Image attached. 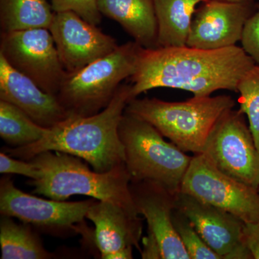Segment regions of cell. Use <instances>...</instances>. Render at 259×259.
Listing matches in <instances>:
<instances>
[{
	"label": "cell",
	"mask_w": 259,
	"mask_h": 259,
	"mask_svg": "<svg viewBox=\"0 0 259 259\" xmlns=\"http://www.w3.org/2000/svg\"><path fill=\"white\" fill-rule=\"evenodd\" d=\"M255 65L243 48L202 50L187 47L141 48L131 76V100L156 88L186 90L208 97L218 90L237 93L240 80Z\"/></svg>",
	"instance_id": "1"
},
{
	"label": "cell",
	"mask_w": 259,
	"mask_h": 259,
	"mask_svg": "<svg viewBox=\"0 0 259 259\" xmlns=\"http://www.w3.org/2000/svg\"><path fill=\"white\" fill-rule=\"evenodd\" d=\"M131 84H121L101 112L88 117L71 116L49 128L41 139L20 147L5 148L13 158L30 161L46 151L67 153L84 160L99 173L111 171L125 163L119 124L131 100Z\"/></svg>",
	"instance_id": "2"
},
{
	"label": "cell",
	"mask_w": 259,
	"mask_h": 259,
	"mask_svg": "<svg viewBox=\"0 0 259 259\" xmlns=\"http://www.w3.org/2000/svg\"><path fill=\"white\" fill-rule=\"evenodd\" d=\"M30 161L41 173L38 180L30 181L35 187L34 193L58 201L74 195L88 196L139 215L130 190L131 177L125 163L111 171L99 173L90 170L81 158L58 151L42 152Z\"/></svg>",
	"instance_id": "3"
},
{
	"label": "cell",
	"mask_w": 259,
	"mask_h": 259,
	"mask_svg": "<svg viewBox=\"0 0 259 259\" xmlns=\"http://www.w3.org/2000/svg\"><path fill=\"white\" fill-rule=\"evenodd\" d=\"M235 105L228 95L194 96L179 102L135 98L127 102L125 112L151 124L184 152L201 154L216 122Z\"/></svg>",
	"instance_id": "4"
},
{
	"label": "cell",
	"mask_w": 259,
	"mask_h": 259,
	"mask_svg": "<svg viewBox=\"0 0 259 259\" xmlns=\"http://www.w3.org/2000/svg\"><path fill=\"white\" fill-rule=\"evenodd\" d=\"M118 132L131 182H152L171 193L180 192L192 156L165 141L151 124L125 111Z\"/></svg>",
	"instance_id": "5"
},
{
	"label": "cell",
	"mask_w": 259,
	"mask_h": 259,
	"mask_svg": "<svg viewBox=\"0 0 259 259\" xmlns=\"http://www.w3.org/2000/svg\"><path fill=\"white\" fill-rule=\"evenodd\" d=\"M142 47L135 40L126 42L82 69L66 72L56 95L61 105L71 116L88 117L101 112L121 82L134 74Z\"/></svg>",
	"instance_id": "6"
},
{
	"label": "cell",
	"mask_w": 259,
	"mask_h": 259,
	"mask_svg": "<svg viewBox=\"0 0 259 259\" xmlns=\"http://www.w3.org/2000/svg\"><path fill=\"white\" fill-rule=\"evenodd\" d=\"M202 154L225 175L258 190L259 152L239 110L231 109L220 117Z\"/></svg>",
	"instance_id": "7"
},
{
	"label": "cell",
	"mask_w": 259,
	"mask_h": 259,
	"mask_svg": "<svg viewBox=\"0 0 259 259\" xmlns=\"http://www.w3.org/2000/svg\"><path fill=\"white\" fill-rule=\"evenodd\" d=\"M180 192L231 213L244 223H259V192L218 170L205 155L195 154Z\"/></svg>",
	"instance_id": "8"
},
{
	"label": "cell",
	"mask_w": 259,
	"mask_h": 259,
	"mask_svg": "<svg viewBox=\"0 0 259 259\" xmlns=\"http://www.w3.org/2000/svg\"><path fill=\"white\" fill-rule=\"evenodd\" d=\"M0 55L46 93H59L66 71L49 29L1 32Z\"/></svg>",
	"instance_id": "9"
},
{
	"label": "cell",
	"mask_w": 259,
	"mask_h": 259,
	"mask_svg": "<svg viewBox=\"0 0 259 259\" xmlns=\"http://www.w3.org/2000/svg\"><path fill=\"white\" fill-rule=\"evenodd\" d=\"M95 199L66 202L39 198L19 190L8 177L0 182V212L25 224L49 233L71 231L82 234L88 229L84 219Z\"/></svg>",
	"instance_id": "10"
},
{
	"label": "cell",
	"mask_w": 259,
	"mask_h": 259,
	"mask_svg": "<svg viewBox=\"0 0 259 259\" xmlns=\"http://www.w3.org/2000/svg\"><path fill=\"white\" fill-rule=\"evenodd\" d=\"M258 3L206 0L194 13L187 47L202 50H218L234 47L241 41L244 27Z\"/></svg>",
	"instance_id": "11"
},
{
	"label": "cell",
	"mask_w": 259,
	"mask_h": 259,
	"mask_svg": "<svg viewBox=\"0 0 259 259\" xmlns=\"http://www.w3.org/2000/svg\"><path fill=\"white\" fill-rule=\"evenodd\" d=\"M176 208L189 218L209 248L223 259H253L243 241L245 223L236 216L180 192Z\"/></svg>",
	"instance_id": "12"
},
{
	"label": "cell",
	"mask_w": 259,
	"mask_h": 259,
	"mask_svg": "<svg viewBox=\"0 0 259 259\" xmlns=\"http://www.w3.org/2000/svg\"><path fill=\"white\" fill-rule=\"evenodd\" d=\"M66 72L74 73L111 54L116 40L71 11L56 13L49 28Z\"/></svg>",
	"instance_id": "13"
},
{
	"label": "cell",
	"mask_w": 259,
	"mask_h": 259,
	"mask_svg": "<svg viewBox=\"0 0 259 259\" xmlns=\"http://www.w3.org/2000/svg\"><path fill=\"white\" fill-rule=\"evenodd\" d=\"M95 225L93 242L102 259H132L133 247L140 252L143 219L125 209L95 199L86 215Z\"/></svg>",
	"instance_id": "14"
},
{
	"label": "cell",
	"mask_w": 259,
	"mask_h": 259,
	"mask_svg": "<svg viewBox=\"0 0 259 259\" xmlns=\"http://www.w3.org/2000/svg\"><path fill=\"white\" fill-rule=\"evenodd\" d=\"M130 190L135 208L146 220L148 231L159 243L162 258L191 259L172 221L177 194L149 182H131Z\"/></svg>",
	"instance_id": "15"
},
{
	"label": "cell",
	"mask_w": 259,
	"mask_h": 259,
	"mask_svg": "<svg viewBox=\"0 0 259 259\" xmlns=\"http://www.w3.org/2000/svg\"><path fill=\"white\" fill-rule=\"evenodd\" d=\"M0 100L20 108L34 122L51 128L71 117L56 95L39 88L32 80L10 66L0 55Z\"/></svg>",
	"instance_id": "16"
},
{
	"label": "cell",
	"mask_w": 259,
	"mask_h": 259,
	"mask_svg": "<svg viewBox=\"0 0 259 259\" xmlns=\"http://www.w3.org/2000/svg\"><path fill=\"white\" fill-rule=\"evenodd\" d=\"M102 15L115 20L146 49L158 48V23L153 0H97Z\"/></svg>",
	"instance_id": "17"
},
{
	"label": "cell",
	"mask_w": 259,
	"mask_h": 259,
	"mask_svg": "<svg viewBox=\"0 0 259 259\" xmlns=\"http://www.w3.org/2000/svg\"><path fill=\"white\" fill-rule=\"evenodd\" d=\"M158 23V47L187 46L196 7L206 0H153Z\"/></svg>",
	"instance_id": "18"
},
{
	"label": "cell",
	"mask_w": 259,
	"mask_h": 259,
	"mask_svg": "<svg viewBox=\"0 0 259 259\" xmlns=\"http://www.w3.org/2000/svg\"><path fill=\"white\" fill-rule=\"evenodd\" d=\"M54 15L48 0H0L1 32L49 29Z\"/></svg>",
	"instance_id": "19"
},
{
	"label": "cell",
	"mask_w": 259,
	"mask_h": 259,
	"mask_svg": "<svg viewBox=\"0 0 259 259\" xmlns=\"http://www.w3.org/2000/svg\"><path fill=\"white\" fill-rule=\"evenodd\" d=\"M2 259H50L54 253L48 251L31 226L18 224L12 218L2 216L0 221Z\"/></svg>",
	"instance_id": "20"
},
{
	"label": "cell",
	"mask_w": 259,
	"mask_h": 259,
	"mask_svg": "<svg viewBox=\"0 0 259 259\" xmlns=\"http://www.w3.org/2000/svg\"><path fill=\"white\" fill-rule=\"evenodd\" d=\"M49 131L18 107L0 100V136L7 144L13 147L28 146L41 139Z\"/></svg>",
	"instance_id": "21"
},
{
	"label": "cell",
	"mask_w": 259,
	"mask_h": 259,
	"mask_svg": "<svg viewBox=\"0 0 259 259\" xmlns=\"http://www.w3.org/2000/svg\"><path fill=\"white\" fill-rule=\"evenodd\" d=\"M239 93V111L247 116L248 126L259 152V65L255 64L240 80L237 87Z\"/></svg>",
	"instance_id": "22"
},
{
	"label": "cell",
	"mask_w": 259,
	"mask_h": 259,
	"mask_svg": "<svg viewBox=\"0 0 259 259\" xmlns=\"http://www.w3.org/2000/svg\"><path fill=\"white\" fill-rule=\"evenodd\" d=\"M172 221L191 259H222L206 244L189 218L180 209H174Z\"/></svg>",
	"instance_id": "23"
},
{
	"label": "cell",
	"mask_w": 259,
	"mask_h": 259,
	"mask_svg": "<svg viewBox=\"0 0 259 259\" xmlns=\"http://www.w3.org/2000/svg\"><path fill=\"white\" fill-rule=\"evenodd\" d=\"M51 7L55 13L74 12L94 25H98L102 21L97 0H51Z\"/></svg>",
	"instance_id": "24"
},
{
	"label": "cell",
	"mask_w": 259,
	"mask_h": 259,
	"mask_svg": "<svg viewBox=\"0 0 259 259\" xmlns=\"http://www.w3.org/2000/svg\"><path fill=\"white\" fill-rule=\"evenodd\" d=\"M241 41L243 50L255 64L259 65V3L255 13L245 24Z\"/></svg>",
	"instance_id": "25"
},
{
	"label": "cell",
	"mask_w": 259,
	"mask_h": 259,
	"mask_svg": "<svg viewBox=\"0 0 259 259\" xmlns=\"http://www.w3.org/2000/svg\"><path fill=\"white\" fill-rule=\"evenodd\" d=\"M0 172L1 174L23 175L32 180H38L41 176L40 170L37 169L31 161L15 159L3 151L0 153Z\"/></svg>",
	"instance_id": "26"
},
{
	"label": "cell",
	"mask_w": 259,
	"mask_h": 259,
	"mask_svg": "<svg viewBox=\"0 0 259 259\" xmlns=\"http://www.w3.org/2000/svg\"><path fill=\"white\" fill-rule=\"evenodd\" d=\"M243 241L253 259H259V223H245Z\"/></svg>",
	"instance_id": "27"
},
{
	"label": "cell",
	"mask_w": 259,
	"mask_h": 259,
	"mask_svg": "<svg viewBox=\"0 0 259 259\" xmlns=\"http://www.w3.org/2000/svg\"><path fill=\"white\" fill-rule=\"evenodd\" d=\"M143 249L141 250V256L144 259H163L161 247L151 232L148 231L147 236L142 239Z\"/></svg>",
	"instance_id": "28"
},
{
	"label": "cell",
	"mask_w": 259,
	"mask_h": 259,
	"mask_svg": "<svg viewBox=\"0 0 259 259\" xmlns=\"http://www.w3.org/2000/svg\"><path fill=\"white\" fill-rule=\"evenodd\" d=\"M219 1L231 2V3H241V2L247 1V0H219Z\"/></svg>",
	"instance_id": "29"
},
{
	"label": "cell",
	"mask_w": 259,
	"mask_h": 259,
	"mask_svg": "<svg viewBox=\"0 0 259 259\" xmlns=\"http://www.w3.org/2000/svg\"><path fill=\"white\" fill-rule=\"evenodd\" d=\"M258 192H259V187H258Z\"/></svg>",
	"instance_id": "30"
}]
</instances>
